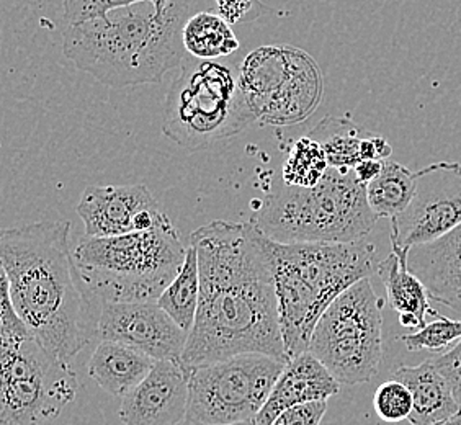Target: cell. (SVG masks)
<instances>
[{"mask_svg":"<svg viewBox=\"0 0 461 425\" xmlns=\"http://www.w3.org/2000/svg\"><path fill=\"white\" fill-rule=\"evenodd\" d=\"M266 248L276 275L285 352L288 360L310 348L311 337L324 311L342 293L378 272L372 242L350 244L268 240Z\"/></svg>","mask_w":461,"mask_h":425,"instance_id":"obj_4","label":"cell"},{"mask_svg":"<svg viewBox=\"0 0 461 425\" xmlns=\"http://www.w3.org/2000/svg\"><path fill=\"white\" fill-rule=\"evenodd\" d=\"M376 222L366 185L354 168L334 167H329L318 185L276 186L252 220L268 240L284 244L358 242L372 232Z\"/></svg>","mask_w":461,"mask_h":425,"instance_id":"obj_6","label":"cell"},{"mask_svg":"<svg viewBox=\"0 0 461 425\" xmlns=\"http://www.w3.org/2000/svg\"><path fill=\"white\" fill-rule=\"evenodd\" d=\"M432 364L450 383L453 394L461 406V340L444 354L430 357Z\"/></svg>","mask_w":461,"mask_h":425,"instance_id":"obj_31","label":"cell"},{"mask_svg":"<svg viewBox=\"0 0 461 425\" xmlns=\"http://www.w3.org/2000/svg\"><path fill=\"white\" fill-rule=\"evenodd\" d=\"M376 274L384 285L386 303L398 312L402 328L419 330L426 326L427 316H438L430 306L426 286L409 270L408 254L391 250L388 258L380 260Z\"/></svg>","mask_w":461,"mask_h":425,"instance_id":"obj_20","label":"cell"},{"mask_svg":"<svg viewBox=\"0 0 461 425\" xmlns=\"http://www.w3.org/2000/svg\"><path fill=\"white\" fill-rule=\"evenodd\" d=\"M76 210L89 238L151 231L169 218L142 184L86 186Z\"/></svg>","mask_w":461,"mask_h":425,"instance_id":"obj_14","label":"cell"},{"mask_svg":"<svg viewBox=\"0 0 461 425\" xmlns=\"http://www.w3.org/2000/svg\"><path fill=\"white\" fill-rule=\"evenodd\" d=\"M308 136L322 146L329 166L340 170L355 168L364 160H386L393 152L382 134L368 131L348 118L326 116Z\"/></svg>","mask_w":461,"mask_h":425,"instance_id":"obj_18","label":"cell"},{"mask_svg":"<svg viewBox=\"0 0 461 425\" xmlns=\"http://www.w3.org/2000/svg\"><path fill=\"white\" fill-rule=\"evenodd\" d=\"M216 10L230 25L249 23L270 12L260 0H216Z\"/></svg>","mask_w":461,"mask_h":425,"instance_id":"obj_29","label":"cell"},{"mask_svg":"<svg viewBox=\"0 0 461 425\" xmlns=\"http://www.w3.org/2000/svg\"><path fill=\"white\" fill-rule=\"evenodd\" d=\"M146 0H64V20L68 25H77L92 18L100 17L110 10L122 9ZM162 2V0H154Z\"/></svg>","mask_w":461,"mask_h":425,"instance_id":"obj_28","label":"cell"},{"mask_svg":"<svg viewBox=\"0 0 461 425\" xmlns=\"http://www.w3.org/2000/svg\"><path fill=\"white\" fill-rule=\"evenodd\" d=\"M393 380L401 381L412 394L409 417L412 425L437 424L461 411L450 383L435 368L430 357L416 366L401 365L393 372Z\"/></svg>","mask_w":461,"mask_h":425,"instance_id":"obj_19","label":"cell"},{"mask_svg":"<svg viewBox=\"0 0 461 425\" xmlns=\"http://www.w3.org/2000/svg\"><path fill=\"white\" fill-rule=\"evenodd\" d=\"M416 192V172L396 160H384L382 172L366 185V198L378 218H396Z\"/></svg>","mask_w":461,"mask_h":425,"instance_id":"obj_23","label":"cell"},{"mask_svg":"<svg viewBox=\"0 0 461 425\" xmlns=\"http://www.w3.org/2000/svg\"><path fill=\"white\" fill-rule=\"evenodd\" d=\"M328 412V401H312L286 409L272 425H320Z\"/></svg>","mask_w":461,"mask_h":425,"instance_id":"obj_30","label":"cell"},{"mask_svg":"<svg viewBox=\"0 0 461 425\" xmlns=\"http://www.w3.org/2000/svg\"><path fill=\"white\" fill-rule=\"evenodd\" d=\"M384 303L365 278L342 293L318 321L308 352L340 384H364L380 372Z\"/></svg>","mask_w":461,"mask_h":425,"instance_id":"obj_9","label":"cell"},{"mask_svg":"<svg viewBox=\"0 0 461 425\" xmlns=\"http://www.w3.org/2000/svg\"><path fill=\"white\" fill-rule=\"evenodd\" d=\"M383 162H384V160H364V162H360V164L354 168L355 176L358 177V180H360L362 184L368 185L373 178H376L380 176Z\"/></svg>","mask_w":461,"mask_h":425,"instance_id":"obj_32","label":"cell"},{"mask_svg":"<svg viewBox=\"0 0 461 425\" xmlns=\"http://www.w3.org/2000/svg\"><path fill=\"white\" fill-rule=\"evenodd\" d=\"M0 424L45 425L71 404L79 380L20 318L0 322Z\"/></svg>","mask_w":461,"mask_h":425,"instance_id":"obj_7","label":"cell"},{"mask_svg":"<svg viewBox=\"0 0 461 425\" xmlns=\"http://www.w3.org/2000/svg\"><path fill=\"white\" fill-rule=\"evenodd\" d=\"M156 303L190 336L195 326L200 304V267L195 248L192 244H188L185 264L180 268L176 280L164 290Z\"/></svg>","mask_w":461,"mask_h":425,"instance_id":"obj_24","label":"cell"},{"mask_svg":"<svg viewBox=\"0 0 461 425\" xmlns=\"http://www.w3.org/2000/svg\"><path fill=\"white\" fill-rule=\"evenodd\" d=\"M408 267L430 300L461 314V224L438 240L411 249Z\"/></svg>","mask_w":461,"mask_h":425,"instance_id":"obj_17","label":"cell"},{"mask_svg":"<svg viewBox=\"0 0 461 425\" xmlns=\"http://www.w3.org/2000/svg\"><path fill=\"white\" fill-rule=\"evenodd\" d=\"M156 364L154 358L131 347L100 340L90 357L87 370L102 390L123 399L151 373Z\"/></svg>","mask_w":461,"mask_h":425,"instance_id":"obj_21","label":"cell"},{"mask_svg":"<svg viewBox=\"0 0 461 425\" xmlns=\"http://www.w3.org/2000/svg\"><path fill=\"white\" fill-rule=\"evenodd\" d=\"M200 267V304L182 364H213L236 355L286 360L276 275L266 234L254 222L216 220L190 234Z\"/></svg>","mask_w":461,"mask_h":425,"instance_id":"obj_1","label":"cell"},{"mask_svg":"<svg viewBox=\"0 0 461 425\" xmlns=\"http://www.w3.org/2000/svg\"><path fill=\"white\" fill-rule=\"evenodd\" d=\"M240 87L262 126L308 120L322 102L324 74L311 54L292 45L260 46L240 62Z\"/></svg>","mask_w":461,"mask_h":425,"instance_id":"obj_10","label":"cell"},{"mask_svg":"<svg viewBox=\"0 0 461 425\" xmlns=\"http://www.w3.org/2000/svg\"><path fill=\"white\" fill-rule=\"evenodd\" d=\"M461 224V164L435 162L416 172V192L408 208L391 220L393 252L408 254Z\"/></svg>","mask_w":461,"mask_h":425,"instance_id":"obj_12","label":"cell"},{"mask_svg":"<svg viewBox=\"0 0 461 425\" xmlns=\"http://www.w3.org/2000/svg\"><path fill=\"white\" fill-rule=\"evenodd\" d=\"M432 425H461V411L456 412L455 416L448 417V419H445L442 422H437V424Z\"/></svg>","mask_w":461,"mask_h":425,"instance_id":"obj_33","label":"cell"},{"mask_svg":"<svg viewBox=\"0 0 461 425\" xmlns=\"http://www.w3.org/2000/svg\"><path fill=\"white\" fill-rule=\"evenodd\" d=\"M285 365L286 360L276 357L248 354L188 368L186 420L195 425H228L256 419Z\"/></svg>","mask_w":461,"mask_h":425,"instance_id":"obj_11","label":"cell"},{"mask_svg":"<svg viewBox=\"0 0 461 425\" xmlns=\"http://www.w3.org/2000/svg\"><path fill=\"white\" fill-rule=\"evenodd\" d=\"M186 53L202 61L228 58L240 50V40L230 23L213 12H200L188 18L184 28Z\"/></svg>","mask_w":461,"mask_h":425,"instance_id":"obj_22","label":"cell"},{"mask_svg":"<svg viewBox=\"0 0 461 425\" xmlns=\"http://www.w3.org/2000/svg\"><path fill=\"white\" fill-rule=\"evenodd\" d=\"M401 342L409 352H447L461 340V319L437 316V321L427 322L426 326L411 334L400 337Z\"/></svg>","mask_w":461,"mask_h":425,"instance_id":"obj_26","label":"cell"},{"mask_svg":"<svg viewBox=\"0 0 461 425\" xmlns=\"http://www.w3.org/2000/svg\"><path fill=\"white\" fill-rule=\"evenodd\" d=\"M164 102L162 133L188 151L228 140L258 123L238 74L218 61H184Z\"/></svg>","mask_w":461,"mask_h":425,"instance_id":"obj_8","label":"cell"},{"mask_svg":"<svg viewBox=\"0 0 461 425\" xmlns=\"http://www.w3.org/2000/svg\"><path fill=\"white\" fill-rule=\"evenodd\" d=\"M228 425H258V424H256V420H254V419H250V420H242V422H236V424H228Z\"/></svg>","mask_w":461,"mask_h":425,"instance_id":"obj_34","label":"cell"},{"mask_svg":"<svg viewBox=\"0 0 461 425\" xmlns=\"http://www.w3.org/2000/svg\"><path fill=\"white\" fill-rule=\"evenodd\" d=\"M328 156L320 142L314 141L310 136H303L296 140L288 151L285 160V185L314 186L320 184L328 174Z\"/></svg>","mask_w":461,"mask_h":425,"instance_id":"obj_25","label":"cell"},{"mask_svg":"<svg viewBox=\"0 0 461 425\" xmlns=\"http://www.w3.org/2000/svg\"><path fill=\"white\" fill-rule=\"evenodd\" d=\"M97 339L131 347L156 362H182L188 334L156 302L102 303Z\"/></svg>","mask_w":461,"mask_h":425,"instance_id":"obj_13","label":"cell"},{"mask_svg":"<svg viewBox=\"0 0 461 425\" xmlns=\"http://www.w3.org/2000/svg\"><path fill=\"white\" fill-rule=\"evenodd\" d=\"M184 246L167 218L158 228L112 238L86 236L72 250L80 280L100 303H152L185 264Z\"/></svg>","mask_w":461,"mask_h":425,"instance_id":"obj_5","label":"cell"},{"mask_svg":"<svg viewBox=\"0 0 461 425\" xmlns=\"http://www.w3.org/2000/svg\"><path fill=\"white\" fill-rule=\"evenodd\" d=\"M69 222H32L2 231L0 260L14 308L36 340L71 362L97 339L102 303L80 280Z\"/></svg>","mask_w":461,"mask_h":425,"instance_id":"obj_2","label":"cell"},{"mask_svg":"<svg viewBox=\"0 0 461 425\" xmlns=\"http://www.w3.org/2000/svg\"><path fill=\"white\" fill-rule=\"evenodd\" d=\"M180 425H195V424H192V422H188V420H185V422H184V424H180Z\"/></svg>","mask_w":461,"mask_h":425,"instance_id":"obj_35","label":"cell"},{"mask_svg":"<svg viewBox=\"0 0 461 425\" xmlns=\"http://www.w3.org/2000/svg\"><path fill=\"white\" fill-rule=\"evenodd\" d=\"M339 391L340 383L314 355H296L285 365L266 406L254 420L258 425H272L286 409L312 401H328Z\"/></svg>","mask_w":461,"mask_h":425,"instance_id":"obj_16","label":"cell"},{"mask_svg":"<svg viewBox=\"0 0 461 425\" xmlns=\"http://www.w3.org/2000/svg\"><path fill=\"white\" fill-rule=\"evenodd\" d=\"M190 7L192 0H146L68 25L64 56L107 87L159 84L184 64Z\"/></svg>","mask_w":461,"mask_h":425,"instance_id":"obj_3","label":"cell"},{"mask_svg":"<svg viewBox=\"0 0 461 425\" xmlns=\"http://www.w3.org/2000/svg\"><path fill=\"white\" fill-rule=\"evenodd\" d=\"M190 373L182 362H158L151 373L122 399L124 425H180L186 420Z\"/></svg>","mask_w":461,"mask_h":425,"instance_id":"obj_15","label":"cell"},{"mask_svg":"<svg viewBox=\"0 0 461 425\" xmlns=\"http://www.w3.org/2000/svg\"><path fill=\"white\" fill-rule=\"evenodd\" d=\"M412 404L411 391L401 381L393 378L380 384L373 396V408L376 416L388 424L409 420Z\"/></svg>","mask_w":461,"mask_h":425,"instance_id":"obj_27","label":"cell"}]
</instances>
